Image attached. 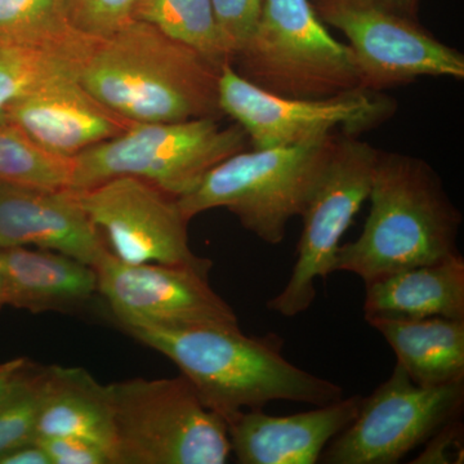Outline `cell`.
Instances as JSON below:
<instances>
[{"label": "cell", "instance_id": "5bb4252c", "mask_svg": "<svg viewBox=\"0 0 464 464\" xmlns=\"http://www.w3.org/2000/svg\"><path fill=\"white\" fill-rule=\"evenodd\" d=\"M5 124L23 130L50 151L74 157L137 123L93 96L74 72H63L14 101L5 112Z\"/></svg>", "mask_w": 464, "mask_h": 464}, {"label": "cell", "instance_id": "44dd1931", "mask_svg": "<svg viewBox=\"0 0 464 464\" xmlns=\"http://www.w3.org/2000/svg\"><path fill=\"white\" fill-rule=\"evenodd\" d=\"M133 20L157 27L218 67L231 63L210 0H134Z\"/></svg>", "mask_w": 464, "mask_h": 464}, {"label": "cell", "instance_id": "7a4b0ae2", "mask_svg": "<svg viewBox=\"0 0 464 464\" xmlns=\"http://www.w3.org/2000/svg\"><path fill=\"white\" fill-rule=\"evenodd\" d=\"M72 72L93 96L136 123L217 118L221 67L150 24L85 36Z\"/></svg>", "mask_w": 464, "mask_h": 464}, {"label": "cell", "instance_id": "3957f363", "mask_svg": "<svg viewBox=\"0 0 464 464\" xmlns=\"http://www.w3.org/2000/svg\"><path fill=\"white\" fill-rule=\"evenodd\" d=\"M368 200L364 227L355 240L341 244L335 273L369 284L459 255L462 212L424 159L378 149Z\"/></svg>", "mask_w": 464, "mask_h": 464}, {"label": "cell", "instance_id": "4fadbf2b", "mask_svg": "<svg viewBox=\"0 0 464 464\" xmlns=\"http://www.w3.org/2000/svg\"><path fill=\"white\" fill-rule=\"evenodd\" d=\"M74 191L112 256L128 264L206 265L188 241V219L177 198L151 183L119 176Z\"/></svg>", "mask_w": 464, "mask_h": 464}, {"label": "cell", "instance_id": "2e32d148", "mask_svg": "<svg viewBox=\"0 0 464 464\" xmlns=\"http://www.w3.org/2000/svg\"><path fill=\"white\" fill-rule=\"evenodd\" d=\"M34 246L93 265L108 250L74 191L0 183V249Z\"/></svg>", "mask_w": 464, "mask_h": 464}, {"label": "cell", "instance_id": "603a6c76", "mask_svg": "<svg viewBox=\"0 0 464 464\" xmlns=\"http://www.w3.org/2000/svg\"><path fill=\"white\" fill-rule=\"evenodd\" d=\"M63 72H72L65 52L0 36V124H5V112L14 101Z\"/></svg>", "mask_w": 464, "mask_h": 464}, {"label": "cell", "instance_id": "d4e9b609", "mask_svg": "<svg viewBox=\"0 0 464 464\" xmlns=\"http://www.w3.org/2000/svg\"><path fill=\"white\" fill-rule=\"evenodd\" d=\"M47 366L30 362L16 383L0 400V458L35 436Z\"/></svg>", "mask_w": 464, "mask_h": 464}, {"label": "cell", "instance_id": "4316f807", "mask_svg": "<svg viewBox=\"0 0 464 464\" xmlns=\"http://www.w3.org/2000/svg\"><path fill=\"white\" fill-rule=\"evenodd\" d=\"M219 30L234 57L261 16L264 0H210Z\"/></svg>", "mask_w": 464, "mask_h": 464}, {"label": "cell", "instance_id": "9a60e30c", "mask_svg": "<svg viewBox=\"0 0 464 464\" xmlns=\"http://www.w3.org/2000/svg\"><path fill=\"white\" fill-rule=\"evenodd\" d=\"M362 396L342 398L304 413L240 411L227 423L231 453L241 464H316L335 436L355 420Z\"/></svg>", "mask_w": 464, "mask_h": 464}, {"label": "cell", "instance_id": "f546056e", "mask_svg": "<svg viewBox=\"0 0 464 464\" xmlns=\"http://www.w3.org/2000/svg\"><path fill=\"white\" fill-rule=\"evenodd\" d=\"M0 464H51L50 458L35 441L27 442L0 458Z\"/></svg>", "mask_w": 464, "mask_h": 464}, {"label": "cell", "instance_id": "5b68a950", "mask_svg": "<svg viewBox=\"0 0 464 464\" xmlns=\"http://www.w3.org/2000/svg\"><path fill=\"white\" fill-rule=\"evenodd\" d=\"M231 66L259 90L289 99H326L362 88L350 48L333 38L311 0H264L257 25Z\"/></svg>", "mask_w": 464, "mask_h": 464}, {"label": "cell", "instance_id": "d6a6232c", "mask_svg": "<svg viewBox=\"0 0 464 464\" xmlns=\"http://www.w3.org/2000/svg\"><path fill=\"white\" fill-rule=\"evenodd\" d=\"M3 306V276L2 271H0V307Z\"/></svg>", "mask_w": 464, "mask_h": 464}, {"label": "cell", "instance_id": "6da1fadb", "mask_svg": "<svg viewBox=\"0 0 464 464\" xmlns=\"http://www.w3.org/2000/svg\"><path fill=\"white\" fill-rule=\"evenodd\" d=\"M121 326L174 362L201 401L226 423L240 411H258L268 402L320 406L343 398L340 384L292 364L276 333L248 335L239 325Z\"/></svg>", "mask_w": 464, "mask_h": 464}, {"label": "cell", "instance_id": "8992f818", "mask_svg": "<svg viewBox=\"0 0 464 464\" xmlns=\"http://www.w3.org/2000/svg\"><path fill=\"white\" fill-rule=\"evenodd\" d=\"M115 426L114 464H225L227 424L182 374L108 384Z\"/></svg>", "mask_w": 464, "mask_h": 464}, {"label": "cell", "instance_id": "d6986e66", "mask_svg": "<svg viewBox=\"0 0 464 464\" xmlns=\"http://www.w3.org/2000/svg\"><path fill=\"white\" fill-rule=\"evenodd\" d=\"M365 320L448 317L464 320L462 255L365 284Z\"/></svg>", "mask_w": 464, "mask_h": 464}, {"label": "cell", "instance_id": "9c48e42d", "mask_svg": "<svg viewBox=\"0 0 464 464\" xmlns=\"http://www.w3.org/2000/svg\"><path fill=\"white\" fill-rule=\"evenodd\" d=\"M325 25L344 34L360 83L384 92L424 76L464 79L462 52L439 41L420 18L399 14L378 0H311Z\"/></svg>", "mask_w": 464, "mask_h": 464}, {"label": "cell", "instance_id": "ffe728a7", "mask_svg": "<svg viewBox=\"0 0 464 464\" xmlns=\"http://www.w3.org/2000/svg\"><path fill=\"white\" fill-rule=\"evenodd\" d=\"M365 322L381 333L418 386L464 381V320L433 316Z\"/></svg>", "mask_w": 464, "mask_h": 464}, {"label": "cell", "instance_id": "8fae6325", "mask_svg": "<svg viewBox=\"0 0 464 464\" xmlns=\"http://www.w3.org/2000/svg\"><path fill=\"white\" fill-rule=\"evenodd\" d=\"M464 381L438 387L415 384L396 362L389 380L362 398L353 422L329 442L320 462L395 464L458 420Z\"/></svg>", "mask_w": 464, "mask_h": 464}, {"label": "cell", "instance_id": "277c9868", "mask_svg": "<svg viewBox=\"0 0 464 464\" xmlns=\"http://www.w3.org/2000/svg\"><path fill=\"white\" fill-rule=\"evenodd\" d=\"M341 133V132H338ZM338 133L289 148L244 150L217 164L194 190L177 198L183 216L226 208L270 246L286 237L331 158Z\"/></svg>", "mask_w": 464, "mask_h": 464}, {"label": "cell", "instance_id": "ac0fdd59", "mask_svg": "<svg viewBox=\"0 0 464 464\" xmlns=\"http://www.w3.org/2000/svg\"><path fill=\"white\" fill-rule=\"evenodd\" d=\"M67 436L115 457V426L108 386L79 366H47L34 439Z\"/></svg>", "mask_w": 464, "mask_h": 464}, {"label": "cell", "instance_id": "484cf974", "mask_svg": "<svg viewBox=\"0 0 464 464\" xmlns=\"http://www.w3.org/2000/svg\"><path fill=\"white\" fill-rule=\"evenodd\" d=\"M134 0H56L58 16L72 32L105 38L133 21Z\"/></svg>", "mask_w": 464, "mask_h": 464}, {"label": "cell", "instance_id": "83f0119b", "mask_svg": "<svg viewBox=\"0 0 464 464\" xmlns=\"http://www.w3.org/2000/svg\"><path fill=\"white\" fill-rule=\"evenodd\" d=\"M33 441L45 451L51 464H112L103 449L85 440L47 436Z\"/></svg>", "mask_w": 464, "mask_h": 464}, {"label": "cell", "instance_id": "4dcf8cb0", "mask_svg": "<svg viewBox=\"0 0 464 464\" xmlns=\"http://www.w3.org/2000/svg\"><path fill=\"white\" fill-rule=\"evenodd\" d=\"M29 365L30 360L26 357H17V359L9 360V362L0 364V400L7 395L8 391L16 383L18 378Z\"/></svg>", "mask_w": 464, "mask_h": 464}, {"label": "cell", "instance_id": "30bf717a", "mask_svg": "<svg viewBox=\"0 0 464 464\" xmlns=\"http://www.w3.org/2000/svg\"><path fill=\"white\" fill-rule=\"evenodd\" d=\"M218 103L248 134L253 149L289 148L332 134L359 137L386 123L398 102L384 92L360 90L326 99H289L259 90L241 78L231 63L221 67Z\"/></svg>", "mask_w": 464, "mask_h": 464}, {"label": "cell", "instance_id": "7402d4cb", "mask_svg": "<svg viewBox=\"0 0 464 464\" xmlns=\"http://www.w3.org/2000/svg\"><path fill=\"white\" fill-rule=\"evenodd\" d=\"M74 157L43 148L11 124H0V183L66 190L72 188Z\"/></svg>", "mask_w": 464, "mask_h": 464}, {"label": "cell", "instance_id": "1f68e13d", "mask_svg": "<svg viewBox=\"0 0 464 464\" xmlns=\"http://www.w3.org/2000/svg\"><path fill=\"white\" fill-rule=\"evenodd\" d=\"M378 2L408 17L418 18L420 14V0H378Z\"/></svg>", "mask_w": 464, "mask_h": 464}, {"label": "cell", "instance_id": "cb8c5ba5", "mask_svg": "<svg viewBox=\"0 0 464 464\" xmlns=\"http://www.w3.org/2000/svg\"><path fill=\"white\" fill-rule=\"evenodd\" d=\"M0 36L72 53L79 34L57 14L56 0H0Z\"/></svg>", "mask_w": 464, "mask_h": 464}, {"label": "cell", "instance_id": "e0dca14e", "mask_svg": "<svg viewBox=\"0 0 464 464\" xmlns=\"http://www.w3.org/2000/svg\"><path fill=\"white\" fill-rule=\"evenodd\" d=\"M0 271L3 306L35 314L74 308L97 292L92 266L52 250L0 249Z\"/></svg>", "mask_w": 464, "mask_h": 464}, {"label": "cell", "instance_id": "f1b7e54d", "mask_svg": "<svg viewBox=\"0 0 464 464\" xmlns=\"http://www.w3.org/2000/svg\"><path fill=\"white\" fill-rule=\"evenodd\" d=\"M427 447L411 463L448 464L463 462V424L451 420L426 441Z\"/></svg>", "mask_w": 464, "mask_h": 464}, {"label": "cell", "instance_id": "ba28073f", "mask_svg": "<svg viewBox=\"0 0 464 464\" xmlns=\"http://www.w3.org/2000/svg\"><path fill=\"white\" fill-rule=\"evenodd\" d=\"M378 149L359 137L338 133L331 158L302 209L297 259L282 292L267 302L284 317L306 313L316 298V282L335 273V257L346 234L371 192Z\"/></svg>", "mask_w": 464, "mask_h": 464}, {"label": "cell", "instance_id": "52a82bcc", "mask_svg": "<svg viewBox=\"0 0 464 464\" xmlns=\"http://www.w3.org/2000/svg\"><path fill=\"white\" fill-rule=\"evenodd\" d=\"M248 146V134L241 125L224 127L217 118L137 123L121 136L74 155L70 190L130 176L179 198L194 190L217 164Z\"/></svg>", "mask_w": 464, "mask_h": 464}, {"label": "cell", "instance_id": "7c38bea8", "mask_svg": "<svg viewBox=\"0 0 464 464\" xmlns=\"http://www.w3.org/2000/svg\"><path fill=\"white\" fill-rule=\"evenodd\" d=\"M212 266L128 264L108 249L93 268L97 292L121 325H239L234 308L209 284Z\"/></svg>", "mask_w": 464, "mask_h": 464}]
</instances>
